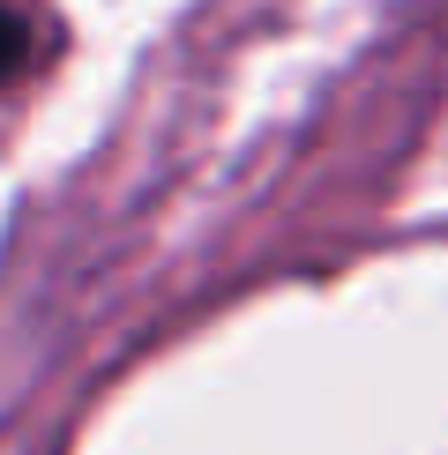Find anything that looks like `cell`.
Returning a JSON list of instances; mask_svg holds the SVG:
<instances>
[{
	"label": "cell",
	"mask_w": 448,
	"mask_h": 455,
	"mask_svg": "<svg viewBox=\"0 0 448 455\" xmlns=\"http://www.w3.org/2000/svg\"><path fill=\"white\" fill-rule=\"evenodd\" d=\"M30 60H37V30H30V15H15L8 0H0V90L23 83Z\"/></svg>",
	"instance_id": "6da1fadb"
}]
</instances>
